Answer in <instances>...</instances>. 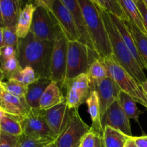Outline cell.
Listing matches in <instances>:
<instances>
[{"instance_id": "obj_1", "label": "cell", "mask_w": 147, "mask_h": 147, "mask_svg": "<svg viewBox=\"0 0 147 147\" xmlns=\"http://www.w3.org/2000/svg\"><path fill=\"white\" fill-rule=\"evenodd\" d=\"M54 42L43 41L29 32L19 39L17 57L21 68L31 67L40 78L50 79V65Z\"/></svg>"}, {"instance_id": "obj_2", "label": "cell", "mask_w": 147, "mask_h": 147, "mask_svg": "<svg viewBox=\"0 0 147 147\" xmlns=\"http://www.w3.org/2000/svg\"><path fill=\"white\" fill-rule=\"evenodd\" d=\"M94 50L101 59L113 55L110 39L99 7L93 0H78Z\"/></svg>"}, {"instance_id": "obj_3", "label": "cell", "mask_w": 147, "mask_h": 147, "mask_svg": "<svg viewBox=\"0 0 147 147\" xmlns=\"http://www.w3.org/2000/svg\"><path fill=\"white\" fill-rule=\"evenodd\" d=\"M100 9V8H99ZM100 10L103 22L110 39L113 54L121 66L139 83H143L147 80L144 70L139 66L136 60L122 40L117 28L112 22L109 14Z\"/></svg>"}, {"instance_id": "obj_4", "label": "cell", "mask_w": 147, "mask_h": 147, "mask_svg": "<svg viewBox=\"0 0 147 147\" xmlns=\"http://www.w3.org/2000/svg\"><path fill=\"white\" fill-rule=\"evenodd\" d=\"M101 60L107 68L109 76L114 80L120 90L129 95L136 103H140L147 109V93L142 85L119 65L113 54Z\"/></svg>"}, {"instance_id": "obj_5", "label": "cell", "mask_w": 147, "mask_h": 147, "mask_svg": "<svg viewBox=\"0 0 147 147\" xmlns=\"http://www.w3.org/2000/svg\"><path fill=\"white\" fill-rule=\"evenodd\" d=\"M98 58L100 57L98 53L86 45L79 41H67V70L65 84L80 75L87 73L92 63Z\"/></svg>"}, {"instance_id": "obj_6", "label": "cell", "mask_w": 147, "mask_h": 147, "mask_svg": "<svg viewBox=\"0 0 147 147\" xmlns=\"http://www.w3.org/2000/svg\"><path fill=\"white\" fill-rule=\"evenodd\" d=\"M30 32L43 41L55 42L65 36L53 11L45 6L36 5Z\"/></svg>"}, {"instance_id": "obj_7", "label": "cell", "mask_w": 147, "mask_h": 147, "mask_svg": "<svg viewBox=\"0 0 147 147\" xmlns=\"http://www.w3.org/2000/svg\"><path fill=\"white\" fill-rule=\"evenodd\" d=\"M91 127L84 122L78 109H73L67 126L55 140L57 147H79Z\"/></svg>"}, {"instance_id": "obj_8", "label": "cell", "mask_w": 147, "mask_h": 147, "mask_svg": "<svg viewBox=\"0 0 147 147\" xmlns=\"http://www.w3.org/2000/svg\"><path fill=\"white\" fill-rule=\"evenodd\" d=\"M34 4L50 9L58 21L67 41H80V35L70 11L61 0H38Z\"/></svg>"}, {"instance_id": "obj_9", "label": "cell", "mask_w": 147, "mask_h": 147, "mask_svg": "<svg viewBox=\"0 0 147 147\" xmlns=\"http://www.w3.org/2000/svg\"><path fill=\"white\" fill-rule=\"evenodd\" d=\"M22 129V134L33 138L54 139L44 116V111L40 109H32L27 116L19 120Z\"/></svg>"}, {"instance_id": "obj_10", "label": "cell", "mask_w": 147, "mask_h": 147, "mask_svg": "<svg viewBox=\"0 0 147 147\" xmlns=\"http://www.w3.org/2000/svg\"><path fill=\"white\" fill-rule=\"evenodd\" d=\"M67 40L63 37L54 42L50 65V80L64 86L67 70Z\"/></svg>"}, {"instance_id": "obj_11", "label": "cell", "mask_w": 147, "mask_h": 147, "mask_svg": "<svg viewBox=\"0 0 147 147\" xmlns=\"http://www.w3.org/2000/svg\"><path fill=\"white\" fill-rule=\"evenodd\" d=\"M73 110L67 106L65 99L60 104L48 110L43 111L45 120L54 139H57L67 126Z\"/></svg>"}, {"instance_id": "obj_12", "label": "cell", "mask_w": 147, "mask_h": 147, "mask_svg": "<svg viewBox=\"0 0 147 147\" xmlns=\"http://www.w3.org/2000/svg\"><path fill=\"white\" fill-rule=\"evenodd\" d=\"M100 123L103 129L105 126H109L122 132L126 136L130 137L133 136L130 119L123 111L119 100L115 101L108 109L103 117L100 119Z\"/></svg>"}, {"instance_id": "obj_13", "label": "cell", "mask_w": 147, "mask_h": 147, "mask_svg": "<svg viewBox=\"0 0 147 147\" xmlns=\"http://www.w3.org/2000/svg\"><path fill=\"white\" fill-rule=\"evenodd\" d=\"M94 90L98 93L101 119L108 109L115 101L119 100V94L121 90L110 76L96 83Z\"/></svg>"}, {"instance_id": "obj_14", "label": "cell", "mask_w": 147, "mask_h": 147, "mask_svg": "<svg viewBox=\"0 0 147 147\" xmlns=\"http://www.w3.org/2000/svg\"><path fill=\"white\" fill-rule=\"evenodd\" d=\"M0 108L4 113L18 121L27 116L32 111V108L27 103L25 98L16 97L4 90Z\"/></svg>"}, {"instance_id": "obj_15", "label": "cell", "mask_w": 147, "mask_h": 147, "mask_svg": "<svg viewBox=\"0 0 147 147\" xmlns=\"http://www.w3.org/2000/svg\"><path fill=\"white\" fill-rule=\"evenodd\" d=\"M61 1L67 7L73 16L75 24L80 35L79 42L86 45L89 48L94 50V47L88 32L86 20L83 17L78 0H61Z\"/></svg>"}, {"instance_id": "obj_16", "label": "cell", "mask_w": 147, "mask_h": 147, "mask_svg": "<svg viewBox=\"0 0 147 147\" xmlns=\"http://www.w3.org/2000/svg\"><path fill=\"white\" fill-rule=\"evenodd\" d=\"M109 15L110 16L112 22H113L114 25L117 28L118 31H119L120 35L121 36L122 40L124 42L125 45L128 47V49H129L130 53L132 54V55L134 56L135 60H136L138 64L139 65V66L143 70L146 69V66H145L144 60H142V57H141L140 54H139V50H138L137 47H136V42L134 41V39L133 36H132L130 30H129V27H127L126 23L122 21V20H119L117 17H114V16L111 15V14H109Z\"/></svg>"}, {"instance_id": "obj_17", "label": "cell", "mask_w": 147, "mask_h": 147, "mask_svg": "<svg viewBox=\"0 0 147 147\" xmlns=\"http://www.w3.org/2000/svg\"><path fill=\"white\" fill-rule=\"evenodd\" d=\"M22 3L18 0H0L4 27H16L22 9Z\"/></svg>"}, {"instance_id": "obj_18", "label": "cell", "mask_w": 147, "mask_h": 147, "mask_svg": "<svg viewBox=\"0 0 147 147\" xmlns=\"http://www.w3.org/2000/svg\"><path fill=\"white\" fill-rule=\"evenodd\" d=\"M52 83L50 78H40L34 83L27 86L25 96L27 103L32 109H40V100L45 89Z\"/></svg>"}, {"instance_id": "obj_19", "label": "cell", "mask_w": 147, "mask_h": 147, "mask_svg": "<svg viewBox=\"0 0 147 147\" xmlns=\"http://www.w3.org/2000/svg\"><path fill=\"white\" fill-rule=\"evenodd\" d=\"M65 100L60 90L59 85L53 82L48 86L43 93L40 100V109L46 111L57 105L60 104Z\"/></svg>"}, {"instance_id": "obj_20", "label": "cell", "mask_w": 147, "mask_h": 147, "mask_svg": "<svg viewBox=\"0 0 147 147\" xmlns=\"http://www.w3.org/2000/svg\"><path fill=\"white\" fill-rule=\"evenodd\" d=\"M35 8V4L28 3L22 9L16 25V32L19 39L24 38L30 32Z\"/></svg>"}, {"instance_id": "obj_21", "label": "cell", "mask_w": 147, "mask_h": 147, "mask_svg": "<svg viewBox=\"0 0 147 147\" xmlns=\"http://www.w3.org/2000/svg\"><path fill=\"white\" fill-rule=\"evenodd\" d=\"M86 104L88 106V111L90 116L93 125L91 129L96 132H103L100 123V100H99L98 93L96 90L90 92L88 98L86 100Z\"/></svg>"}, {"instance_id": "obj_22", "label": "cell", "mask_w": 147, "mask_h": 147, "mask_svg": "<svg viewBox=\"0 0 147 147\" xmlns=\"http://www.w3.org/2000/svg\"><path fill=\"white\" fill-rule=\"evenodd\" d=\"M122 8L128 16L129 21L133 22L143 34L147 36L146 30L144 24L143 17L134 0H119Z\"/></svg>"}, {"instance_id": "obj_23", "label": "cell", "mask_w": 147, "mask_h": 147, "mask_svg": "<svg viewBox=\"0 0 147 147\" xmlns=\"http://www.w3.org/2000/svg\"><path fill=\"white\" fill-rule=\"evenodd\" d=\"M101 10L107 14L117 17L123 22L129 21V19L122 8L119 0H93Z\"/></svg>"}, {"instance_id": "obj_24", "label": "cell", "mask_w": 147, "mask_h": 147, "mask_svg": "<svg viewBox=\"0 0 147 147\" xmlns=\"http://www.w3.org/2000/svg\"><path fill=\"white\" fill-rule=\"evenodd\" d=\"M102 137L105 147H124L130 136L113 128L105 126Z\"/></svg>"}, {"instance_id": "obj_25", "label": "cell", "mask_w": 147, "mask_h": 147, "mask_svg": "<svg viewBox=\"0 0 147 147\" xmlns=\"http://www.w3.org/2000/svg\"><path fill=\"white\" fill-rule=\"evenodd\" d=\"M126 24L129 27L134 41L136 42L139 53L144 60L146 70H147V36L142 32L131 21L126 22Z\"/></svg>"}, {"instance_id": "obj_26", "label": "cell", "mask_w": 147, "mask_h": 147, "mask_svg": "<svg viewBox=\"0 0 147 147\" xmlns=\"http://www.w3.org/2000/svg\"><path fill=\"white\" fill-rule=\"evenodd\" d=\"M87 75L90 80L92 90H94L96 83L109 76L107 68L101 58L97 59L92 63L89 67Z\"/></svg>"}, {"instance_id": "obj_27", "label": "cell", "mask_w": 147, "mask_h": 147, "mask_svg": "<svg viewBox=\"0 0 147 147\" xmlns=\"http://www.w3.org/2000/svg\"><path fill=\"white\" fill-rule=\"evenodd\" d=\"M119 102L128 118L129 119H134L135 121L139 123V116L142 112L138 108L136 101L124 92L121 91Z\"/></svg>"}, {"instance_id": "obj_28", "label": "cell", "mask_w": 147, "mask_h": 147, "mask_svg": "<svg viewBox=\"0 0 147 147\" xmlns=\"http://www.w3.org/2000/svg\"><path fill=\"white\" fill-rule=\"evenodd\" d=\"M64 87L76 90L80 94H81L86 100L88 98L90 92L92 91L90 82L87 73L80 75L73 80L66 82L65 84L64 85Z\"/></svg>"}, {"instance_id": "obj_29", "label": "cell", "mask_w": 147, "mask_h": 147, "mask_svg": "<svg viewBox=\"0 0 147 147\" xmlns=\"http://www.w3.org/2000/svg\"><path fill=\"white\" fill-rule=\"evenodd\" d=\"M0 131L11 136H20L22 134V129L20 121L6 113L0 119Z\"/></svg>"}, {"instance_id": "obj_30", "label": "cell", "mask_w": 147, "mask_h": 147, "mask_svg": "<svg viewBox=\"0 0 147 147\" xmlns=\"http://www.w3.org/2000/svg\"><path fill=\"white\" fill-rule=\"evenodd\" d=\"M55 140L45 138H33L22 134L19 136L16 147H48Z\"/></svg>"}, {"instance_id": "obj_31", "label": "cell", "mask_w": 147, "mask_h": 147, "mask_svg": "<svg viewBox=\"0 0 147 147\" xmlns=\"http://www.w3.org/2000/svg\"><path fill=\"white\" fill-rule=\"evenodd\" d=\"M4 91L19 98H25L27 92V86L13 79L3 82L1 84Z\"/></svg>"}, {"instance_id": "obj_32", "label": "cell", "mask_w": 147, "mask_h": 147, "mask_svg": "<svg viewBox=\"0 0 147 147\" xmlns=\"http://www.w3.org/2000/svg\"><path fill=\"white\" fill-rule=\"evenodd\" d=\"M39 78H40L37 76L32 67L28 66V67L20 69L16 74L12 76L11 79L17 80V81L24 84V86H28L32 83H34Z\"/></svg>"}, {"instance_id": "obj_33", "label": "cell", "mask_w": 147, "mask_h": 147, "mask_svg": "<svg viewBox=\"0 0 147 147\" xmlns=\"http://www.w3.org/2000/svg\"><path fill=\"white\" fill-rule=\"evenodd\" d=\"M0 68L8 80L21 69L17 56L9 59H0Z\"/></svg>"}, {"instance_id": "obj_34", "label": "cell", "mask_w": 147, "mask_h": 147, "mask_svg": "<svg viewBox=\"0 0 147 147\" xmlns=\"http://www.w3.org/2000/svg\"><path fill=\"white\" fill-rule=\"evenodd\" d=\"M4 36V46H11L17 48L19 37H17L16 27H4L3 30Z\"/></svg>"}, {"instance_id": "obj_35", "label": "cell", "mask_w": 147, "mask_h": 147, "mask_svg": "<svg viewBox=\"0 0 147 147\" xmlns=\"http://www.w3.org/2000/svg\"><path fill=\"white\" fill-rule=\"evenodd\" d=\"M19 136L0 132V147H16Z\"/></svg>"}, {"instance_id": "obj_36", "label": "cell", "mask_w": 147, "mask_h": 147, "mask_svg": "<svg viewBox=\"0 0 147 147\" xmlns=\"http://www.w3.org/2000/svg\"><path fill=\"white\" fill-rule=\"evenodd\" d=\"M95 144H96V132L90 129V130L83 138L79 147H95Z\"/></svg>"}, {"instance_id": "obj_37", "label": "cell", "mask_w": 147, "mask_h": 147, "mask_svg": "<svg viewBox=\"0 0 147 147\" xmlns=\"http://www.w3.org/2000/svg\"><path fill=\"white\" fill-rule=\"evenodd\" d=\"M17 56V49L11 46H3L0 50V59H9Z\"/></svg>"}, {"instance_id": "obj_38", "label": "cell", "mask_w": 147, "mask_h": 147, "mask_svg": "<svg viewBox=\"0 0 147 147\" xmlns=\"http://www.w3.org/2000/svg\"><path fill=\"white\" fill-rule=\"evenodd\" d=\"M135 3H136V6L139 8V11L142 13V15L143 17L144 24L145 29H146L147 32V8L146 5H145L143 0H136Z\"/></svg>"}, {"instance_id": "obj_39", "label": "cell", "mask_w": 147, "mask_h": 147, "mask_svg": "<svg viewBox=\"0 0 147 147\" xmlns=\"http://www.w3.org/2000/svg\"><path fill=\"white\" fill-rule=\"evenodd\" d=\"M134 141L137 147H147V136L134 137Z\"/></svg>"}, {"instance_id": "obj_40", "label": "cell", "mask_w": 147, "mask_h": 147, "mask_svg": "<svg viewBox=\"0 0 147 147\" xmlns=\"http://www.w3.org/2000/svg\"><path fill=\"white\" fill-rule=\"evenodd\" d=\"M95 132H96V144H95V147H102V136H103V133L96 131Z\"/></svg>"}, {"instance_id": "obj_41", "label": "cell", "mask_w": 147, "mask_h": 147, "mask_svg": "<svg viewBox=\"0 0 147 147\" xmlns=\"http://www.w3.org/2000/svg\"><path fill=\"white\" fill-rule=\"evenodd\" d=\"M124 147H137V146L136 145V144H135L134 141L133 136H132V137L129 138L127 142H126V144H125Z\"/></svg>"}, {"instance_id": "obj_42", "label": "cell", "mask_w": 147, "mask_h": 147, "mask_svg": "<svg viewBox=\"0 0 147 147\" xmlns=\"http://www.w3.org/2000/svg\"><path fill=\"white\" fill-rule=\"evenodd\" d=\"M3 30L4 27H0V50L4 46V36H3Z\"/></svg>"}, {"instance_id": "obj_43", "label": "cell", "mask_w": 147, "mask_h": 147, "mask_svg": "<svg viewBox=\"0 0 147 147\" xmlns=\"http://www.w3.org/2000/svg\"><path fill=\"white\" fill-rule=\"evenodd\" d=\"M0 27H4V23H3L2 14H1V5H0Z\"/></svg>"}, {"instance_id": "obj_44", "label": "cell", "mask_w": 147, "mask_h": 147, "mask_svg": "<svg viewBox=\"0 0 147 147\" xmlns=\"http://www.w3.org/2000/svg\"><path fill=\"white\" fill-rule=\"evenodd\" d=\"M4 78H5V76H4V73L2 72L1 69L0 68V85L3 83V80H4Z\"/></svg>"}, {"instance_id": "obj_45", "label": "cell", "mask_w": 147, "mask_h": 147, "mask_svg": "<svg viewBox=\"0 0 147 147\" xmlns=\"http://www.w3.org/2000/svg\"><path fill=\"white\" fill-rule=\"evenodd\" d=\"M3 93H4V89H3V88L1 87V86L0 85V104H1V101H2Z\"/></svg>"}, {"instance_id": "obj_46", "label": "cell", "mask_w": 147, "mask_h": 147, "mask_svg": "<svg viewBox=\"0 0 147 147\" xmlns=\"http://www.w3.org/2000/svg\"><path fill=\"white\" fill-rule=\"evenodd\" d=\"M142 87H143V88L144 89V90L147 93V80L145 82H144L143 83H142Z\"/></svg>"}, {"instance_id": "obj_47", "label": "cell", "mask_w": 147, "mask_h": 147, "mask_svg": "<svg viewBox=\"0 0 147 147\" xmlns=\"http://www.w3.org/2000/svg\"><path fill=\"white\" fill-rule=\"evenodd\" d=\"M4 113H4V112L3 111L1 110V109H0V119H1V118H2V116H4Z\"/></svg>"}, {"instance_id": "obj_48", "label": "cell", "mask_w": 147, "mask_h": 147, "mask_svg": "<svg viewBox=\"0 0 147 147\" xmlns=\"http://www.w3.org/2000/svg\"><path fill=\"white\" fill-rule=\"evenodd\" d=\"M48 147H57V146H56V144H55V142H53V143L51 145H50V146H49Z\"/></svg>"}, {"instance_id": "obj_49", "label": "cell", "mask_w": 147, "mask_h": 147, "mask_svg": "<svg viewBox=\"0 0 147 147\" xmlns=\"http://www.w3.org/2000/svg\"><path fill=\"white\" fill-rule=\"evenodd\" d=\"M143 1H144V2L145 5H146V8H147V0H143Z\"/></svg>"}, {"instance_id": "obj_50", "label": "cell", "mask_w": 147, "mask_h": 147, "mask_svg": "<svg viewBox=\"0 0 147 147\" xmlns=\"http://www.w3.org/2000/svg\"><path fill=\"white\" fill-rule=\"evenodd\" d=\"M102 147H105L104 144H103V137H102Z\"/></svg>"}, {"instance_id": "obj_51", "label": "cell", "mask_w": 147, "mask_h": 147, "mask_svg": "<svg viewBox=\"0 0 147 147\" xmlns=\"http://www.w3.org/2000/svg\"><path fill=\"white\" fill-rule=\"evenodd\" d=\"M0 109H1V108H0Z\"/></svg>"}, {"instance_id": "obj_52", "label": "cell", "mask_w": 147, "mask_h": 147, "mask_svg": "<svg viewBox=\"0 0 147 147\" xmlns=\"http://www.w3.org/2000/svg\"><path fill=\"white\" fill-rule=\"evenodd\" d=\"M0 132H1V131H0Z\"/></svg>"}]
</instances>
